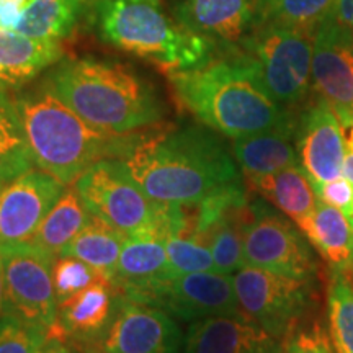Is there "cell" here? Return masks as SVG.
<instances>
[{"label": "cell", "instance_id": "1", "mask_svg": "<svg viewBox=\"0 0 353 353\" xmlns=\"http://www.w3.org/2000/svg\"><path fill=\"white\" fill-rule=\"evenodd\" d=\"M123 162L145 195L165 205H198L242 182L234 154L205 125L145 130Z\"/></svg>", "mask_w": 353, "mask_h": 353}, {"label": "cell", "instance_id": "2", "mask_svg": "<svg viewBox=\"0 0 353 353\" xmlns=\"http://www.w3.org/2000/svg\"><path fill=\"white\" fill-rule=\"evenodd\" d=\"M169 81L182 108L228 138L273 130L293 120L241 50L219 52L200 68L170 72Z\"/></svg>", "mask_w": 353, "mask_h": 353}, {"label": "cell", "instance_id": "3", "mask_svg": "<svg viewBox=\"0 0 353 353\" xmlns=\"http://www.w3.org/2000/svg\"><path fill=\"white\" fill-rule=\"evenodd\" d=\"M43 77L79 117L100 130L118 134L144 131L167 114L156 83L120 61L94 56L61 59Z\"/></svg>", "mask_w": 353, "mask_h": 353}, {"label": "cell", "instance_id": "4", "mask_svg": "<svg viewBox=\"0 0 353 353\" xmlns=\"http://www.w3.org/2000/svg\"><path fill=\"white\" fill-rule=\"evenodd\" d=\"M12 97L34 164L65 187L99 161L126 159L145 131L118 134L95 128L61 100L44 77L12 90Z\"/></svg>", "mask_w": 353, "mask_h": 353}, {"label": "cell", "instance_id": "5", "mask_svg": "<svg viewBox=\"0 0 353 353\" xmlns=\"http://www.w3.org/2000/svg\"><path fill=\"white\" fill-rule=\"evenodd\" d=\"M94 17L105 43L169 74L200 68L219 54L210 39L165 13L162 0H97Z\"/></svg>", "mask_w": 353, "mask_h": 353}, {"label": "cell", "instance_id": "6", "mask_svg": "<svg viewBox=\"0 0 353 353\" xmlns=\"http://www.w3.org/2000/svg\"><path fill=\"white\" fill-rule=\"evenodd\" d=\"M314 33L293 26L257 23L239 50L254 61L270 94L291 107L307 99L312 87Z\"/></svg>", "mask_w": 353, "mask_h": 353}, {"label": "cell", "instance_id": "7", "mask_svg": "<svg viewBox=\"0 0 353 353\" xmlns=\"http://www.w3.org/2000/svg\"><path fill=\"white\" fill-rule=\"evenodd\" d=\"M241 311L273 337L283 339L312 316L316 278H296L245 267L232 275Z\"/></svg>", "mask_w": 353, "mask_h": 353}, {"label": "cell", "instance_id": "8", "mask_svg": "<svg viewBox=\"0 0 353 353\" xmlns=\"http://www.w3.org/2000/svg\"><path fill=\"white\" fill-rule=\"evenodd\" d=\"M247 267L296 278H316L319 262L301 229L263 198H250L244 226Z\"/></svg>", "mask_w": 353, "mask_h": 353}, {"label": "cell", "instance_id": "9", "mask_svg": "<svg viewBox=\"0 0 353 353\" xmlns=\"http://www.w3.org/2000/svg\"><path fill=\"white\" fill-rule=\"evenodd\" d=\"M92 214L131 234L162 219L165 203L154 201L139 187L121 159H103L74 183Z\"/></svg>", "mask_w": 353, "mask_h": 353}, {"label": "cell", "instance_id": "10", "mask_svg": "<svg viewBox=\"0 0 353 353\" xmlns=\"http://www.w3.org/2000/svg\"><path fill=\"white\" fill-rule=\"evenodd\" d=\"M0 262L6 312L51 332L59 306L52 281L56 259L32 242H19L0 245Z\"/></svg>", "mask_w": 353, "mask_h": 353}, {"label": "cell", "instance_id": "11", "mask_svg": "<svg viewBox=\"0 0 353 353\" xmlns=\"http://www.w3.org/2000/svg\"><path fill=\"white\" fill-rule=\"evenodd\" d=\"M185 335L164 309L118 298L117 311L94 350L100 353H183Z\"/></svg>", "mask_w": 353, "mask_h": 353}, {"label": "cell", "instance_id": "12", "mask_svg": "<svg viewBox=\"0 0 353 353\" xmlns=\"http://www.w3.org/2000/svg\"><path fill=\"white\" fill-rule=\"evenodd\" d=\"M312 88L345 128L353 121V30L327 17L316 28Z\"/></svg>", "mask_w": 353, "mask_h": 353}, {"label": "cell", "instance_id": "13", "mask_svg": "<svg viewBox=\"0 0 353 353\" xmlns=\"http://www.w3.org/2000/svg\"><path fill=\"white\" fill-rule=\"evenodd\" d=\"M167 208L159 223L128 234L112 278L121 296L152 304L159 290L175 276L165 249Z\"/></svg>", "mask_w": 353, "mask_h": 353}, {"label": "cell", "instance_id": "14", "mask_svg": "<svg viewBox=\"0 0 353 353\" xmlns=\"http://www.w3.org/2000/svg\"><path fill=\"white\" fill-rule=\"evenodd\" d=\"M151 306L164 309L185 322L244 314L237 301L232 275L216 270L175 275L159 290Z\"/></svg>", "mask_w": 353, "mask_h": 353}, {"label": "cell", "instance_id": "15", "mask_svg": "<svg viewBox=\"0 0 353 353\" xmlns=\"http://www.w3.org/2000/svg\"><path fill=\"white\" fill-rule=\"evenodd\" d=\"M296 149L299 165L311 180L314 192L321 185L343 175L345 136L342 123L321 97L296 121Z\"/></svg>", "mask_w": 353, "mask_h": 353}, {"label": "cell", "instance_id": "16", "mask_svg": "<svg viewBox=\"0 0 353 353\" xmlns=\"http://www.w3.org/2000/svg\"><path fill=\"white\" fill-rule=\"evenodd\" d=\"M65 185L41 169H32L0 192V245L28 242L64 193Z\"/></svg>", "mask_w": 353, "mask_h": 353}, {"label": "cell", "instance_id": "17", "mask_svg": "<svg viewBox=\"0 0 353 353\" xmlns=\"http://www.w3.org/2000/svg\"><path fill=\"white\" fill-rule=\"evenodd\" d=\"M172 15L190 32L216 44L219 52L239 50L257 26L255 0H176Z\"/></svg>", "mask_w": 353, "mask_h": 353}, {"label": "cell", "instance_id": "18", "mask_svg": "<svg viewBox=\"0 0 353 353\" xmlns=\"http://www.w3.org/2000/svg\"><path fill=\"white\" fill-rule=\"evenodd\" d=\"M120 293L112 281H95L76 296L57 306V319L50 337L68 342L70 347L95 348L117 311Z\"/></svg>", "mask_w": 353, "mask_h": 353}, {"label": "cell", "instance_id": "19", "mask_svg": "<svg viewBox=\"0 0 353 353\" xmlns=\"http://www.w3.org/2000/svg\"><path fill=\"white\" fill-rule=\"evenodd\" d=\"M281 341L245 314L195 321L185 335L183 353H280Z\"/></svg>", "mask_w": 353, "mask_h": 353}, {"label": "cell", "instance_id": "20", "mask_svg": "<svg viewBox=\"0 0 353 353\" xmlns=\"http://www.w3.org/2000/svg\"><path fill=\"white\" fill-rule=\"evenodd\" d=\"M64 57L61 43L39 41L15 30L0 28V88L19 90Z\"/></svg>", "mask_w": 353, "mask_h": 353}, {"label": "cell", "instance_id": "21", "mask_svg": "<svg viewBox=\"0 0 353 353\" xmlns=\"http://www.w3.org/2000/svg\"><path fill=\"white\" fill-rule=\"evenodd\" d=\"M232 154L245 176L270 175L298 165L296 121L291 120L273 130L236 138Z\"/></svg>", "mask_w": 353, "mask_h": 353}, {"label": "cell", "instance_id": "22", "mask_svg": "<svg viewBox=\"0 0 353 353\" xmlns=\"http://www.w3.org/2000/svg\"><path fill=\"white\" fill-rule=\"evenodd\" d=\"M330 273L353 270V229L342 211L317 198L316 208L299 226Z\"/></svg>", "mask_w": 353, "mask_h": 353}, {"label": "cell", "instance_id": "23", "mask_svg": "<svg viewBox=\"0 0 353 353\" xmlns=\"http://www.w3.org/2000/svg\"><path fill=\"white\" fill-rule=\"evenodd\" d=\"M247 188L273 205L299 228L316 208L317 195L301 165L270 175L245 176Z\"/></svg>", "mask_w": 353, "mask_h": 353}, {"label": "cell", "instance_id": "24", "mask_svg": "<svg viewBox=\"0 0 353 353\" xmlns=\"http://www.w3.org/2000/svg\"><path fill=\"white\" fill-rule=\"evenodd\" d=\"M126 239L128 234L121 229L112 226L99 216L90 214L82 231L65 245L63 255L83 260L101 276L112 281Z\"/></svg>", "mask_w": 353, "mask_h": 353}, {"label": "cell", "instance_id": "25", "mask_svg": "<svg viewBox=\"0 0 353 353\" xmlns=\"http://www.w3.org/2000/svg\"><path fill=\"white\" fill-rule=\"evenodd\" d=\"M83 7L82 0H30L15 32L39 41L61 43L77 28Z\"/></svg>", "mask_w": 353, "mask_h": 353}, {"label": "cell", "instance_id": "26", "mask_svg": "<svg viewBox=\"0 0 353 353\" xmlns=\"http://www.w3.org/2000/svg\"><path fill=\"white\" fill-rule=\"evenodd\" d=\"M90 214L76 187H65L63 195L41 221L28 242L54 259H59L65 245L85 226Z\"/></svg>", "mask_w": 353, "mask_h": 353}, {"label": "cell", "instance_id": "27", "mask_svg": "<svg viewBox=\"0 0 353 353\" xmlns=\"http://www.w3.org/2000/svg\"><path fill=\"white\" fill-rule=\"evenodd\" d=\"M37 167L12 92L0 88V190Z\"/></svg>", "mask_w": 353, "mask_h": 353}, {"label": "cell", "instance_id": "28", "mask_svg": "<svg viewBox=\"0 0 353 353\" xmlns=\"http://www.w3.org/2000/svg\"><path fill=\"white\" fill-rule=\"evenodd\" d=\"M249 203L242 201L224 211L203 234L201 241L210 247L216 270L234 275L245 267L244 226L249 218Z\"/></svg>", "mask_w": 353, "mask_h": 353}, {"label": "cell", "instance_id": "29", "mask_svg": "<svg viewBox=\"0 0 353 353\" xmlns=\"http://www.w3.org/2000/svg\"><path fill=\"white\" fill-rule=\"evenodd\" d=\"M335 0H255L257 23H276L316 32Z\"/></svg>", "mask_w": 353, "mask_h": 353}, {"label": "cell", "instance_id": "30", "mask_svg": "<svg viewBox=\"0 0 353 353\" xmlns=\"http://www.w3.org/2000/svg\"><path fill=\"white\" fill-rule=\"evenodd\" d=\"M327 324L337 353H353V281L348 273H330Z\"/></svg>", "mask_w": 353, "mask_h": 353}, {"label": "cell", "instance_id": "31", "mask_svg": "<svg viewBox=\"0 0 353 353\" xmlns=\"http://www.w3.org/2000/svg\"><path fill=\"white\" fill-rule=\"evenodd\" d=\"M101 278L103 276L94 267H90L81 259L69 257V255L56 259L54 267H52V281H54L57 304H63L76 296L77 293H81Z\"/></svg>", "mask_w": 353, "mask_h": 353}, {"label": "cell", "instance_id": "32", "mask_svg": "<svg viewBox=\"0 0 353 353\" xmlns=\"http://www.w3.org/2000/svg\"><path fill=\"white\" fill-rule=\"evenodd\" d=\"M50 330L3 312L0 317V353H38Z\"/></svg>", "mask_w": 353, "mask_h": 353}, {"label": "cell", "instance_id": "33", "mask_svg": "<svg viewBox=\"0 0 353 353\" xmlns=\"http://www.w3.org/2000/svg\"><path fill=\"white\" fill-rule=\"evenodd\" d=\"M311 317L281 341L280 353H337L324 321Z\"/></svg>", "mask_w": 353, "mask_h": 353}, {"label": "cell", "instance_id": "34", "mask_svg": "<svg viewBox=\"0 0 353 353\" xmlns=\"http://www.w3.org/2000/svg\"><path fill=\"white\" fill-rule=\"evenodd\" d=\"M316 195L319 200L329 203L339 211H342V214L345 216L353 229V183L350 180L341 175L339 179L321 185L316 190Z\"/></svg>", "mask_w": 353, "mask_h": 353}, {"label": "cell", "instance_id": "35", "mask_svg": "<svg viewBox=\"0 0 353 353\" xmlns=\"http://www.w3.org/2000/svg\"><path fill=\"white\" fill-rule=\"evenodd\" d=\"M30 0H0V28L15 30Z\"/></svg>", "mask_w": 353, "mask_h": 353}, {"label": "cell", "instance_id": "36", "mask_svg": "<svg viewBox=\"0 0 353 353\" xmlns=\"http://www.w3.org/2000/svg\"><path fill=\"white\" fill-rule=\"evenodd\" d=\"M330 17L337 23L353 30V0H335Z\"/></svg>", "mask_w": 353, "mask_h": 353}, {"label": "cell", "instance_id": "37", "mask_svg": "<svg viewBox=\"0 0 353 353\" xmlns=\"http://www.w3.org/2000/svg\"><path fill=\"white\" fill-rule=\"evenodd\" d=\"M345 136V161H343V176L353 183V121L343 128Z\"/></svg>", "mask_w": 353, "mask_h": 353}, {"label": "cell", "instance_id": "38", "mask_svg": "<svg viewBox=\"0 0 353 353\" xmlns=\"http://www.w3.org/2000/svg\"><path fill=\"white\" fill-rule=\"evenodd\" d=\"M38 353H72V348L68 342L61 341V339L48 337V341L43 343Z\"/></svg>", "mask_w": 353, "mask_h": 353}, {"label": "cell", "instance_id": "39", "mask_svg": "<svg viewBox=\"0 0 353 353\" xmlns=\"http://www.w3.org/2000/svg\"><path fill=\"white\" fill-rule=\"evenodd\" d=\"M6 312V290H3V273H2V262H0V317Z\"/></svg>", "mask_w": 353, "mask_h": 353}, {"label": "cell", "instance_id": "40", "mask_svg": "<svg viewBox=\"0 0 353 353\" xmlns=\"http://www.w3.org/2000/svg\"><path fill=\"white\" fill-rule=\"evenodd\" d=\"M72 348V353H100L94 350V348H82V347H70Z\"/></svg>", "mask_w": 353, "mask_h": 353}, {"label": "cell", "instance_id": "41", "mask_svg": "<svg viewBox=\"0 0 353 353\" xmlns=\"http://www.w3.org/2000/svg\"><path fill=\"white\" fill-rule=\"evenodd\" d=\"M348 276H350V280H352V281H353V270H352V272H350V273H348Z\"/></svg>", "mask_w": 353, "mask_h": 353}, {"label": "cell", "instance_id": "42", "mask_svg": "<svg viewBox=\"0 0 353 353\" xmlns=\"http://www.w3.org/2000/svg\"><path fill=\"white\" fill-rule=\"evenodd\" d=\"M82 2H87V0H82Z\"/></svg>", "mask_w": 353, "mask_h": 353}, {"label": "cell", "instance_id": "43", "mask_svg": "<svg viewBox=\"0 0 353 353\" xmlns=\"http://www.w3.org/2000/svg\"><path fill=\"white\" fill-rule=\"evenodd\" d=\"M0 192H2V190H0Z\"/></svg>", "mask_w": 353, "mask_h": 353}]
</instances>
